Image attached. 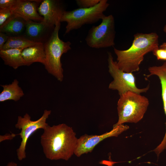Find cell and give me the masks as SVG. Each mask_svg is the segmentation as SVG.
<instances>
[{
	"mask_svg": "<svg viewBox=\"0 0 166 166\" xmlns=\"http://www.w3.org/2000/svg\"><path fill=\"white\" fill-rule=\"evenodd\" d=\"M101 0H76V2L81 8H90L93 7L98 4Z\"/></svg>",
	"mask_w": 166,
	"mask_h": 166,
	"instance_id": "d6986e66",
	"label": "cell"
},
{
	"mask_svg": "<svg viewBox=\"0 0 166 166\" xmlns=\"http://www.w3.org/2000/svg\"><path fill=\"white\" fill-rule=\"evenodd\" d=\"M23 49H10L0 50V57L4 64L16 69L22 66H27L22 53Z\"/></svg>",
	"mask_w": 166,
	"mask_h": 166,
	"instance_id": "2e32d148",
	"label": "cell"
},
{
	"mask_svg": "<svg viewBox=\"0 0 166 166\" xmlns=\"http://www.w3.org/2000/svg\"><path fill=\"white\" fill-rule=\"evenodd\" d=\"M60 27L59 22L56 25L51 36L43 44L46 56L45 68L48 73L61 82L64 75L61 57L71 49V44L69 41L65 42L60 38L58 33Z\"/></svg>",
	"mask_w": 166,
	"mask_h": 166,
	"instance_id": "3957f363",
	"label": "cell"
},
{
	"mask_svg": "<svg viewBox=\"0 0 166 166\" xmlns=\"http://www.w3.org/2000/svg\"><path fill=\"white\" fill-rule=\"evenodd\" d=\"M65 11L62 2L57 0H42L38 8V13L43 18L42 22L53 26L60 22Z\"/></svg>",
	"mask_w": 166,
	"mask_h": 166,
	"instance_id": "30bf717a",
	"label": "cell"
},
{
	"mask_svg": "<svg viewBox=\"0 0 166 166\" xmlns=\"http://www.w3.org/2000/svg\"><path fill=\"white\" fill-rule=\"evenodd\" d=\"M129 128L127 125L122 124L113 128L110 131L101 135H83L78 138L74 154L79 157L83 154L91 152L101 141L109 137H117Z\"/></svg>",
	"mask_w": 166,
	"mask_h": 166,
	"instance_id": "9c48e42d",
	"label": "cell"
},
{
	"mask_svg": "<svg viewBox=\"0 0 166 166\" xmlns=\"http://www.w3.org/2000/svg\"><path fill=\"white\" fill-rule=\"evenodd\" d=\"M51 112V110H45L42 116L35 121L31 120L30 116L27 113H26L23 117H18L17 123L15 126L16 128L21 130L20 132L18 134L22 139L20 145L16 150L18 160H22L26 157V145L31 135L38 129H45L49 125L46 123V120Z\"/></svg>",
	"mask_w": 166,
	"mask_h": 166,
	"instance_id": "ba28073f",
	"label": "cell"
},
{
	"mask_svg": "<svg viewBox=\"0 0 166 166\" xmlns=\"http://www.w3.org/2000/svg\"><path fill=\"white\" fill-rule=\"evenodd\" d=\"M150 73L145 75L147 78L152 75L157 76L160 79L161 88V96L163 108L166 116V61L160 66H153L148 69ZM165 132L164 136L159 145L163 150L166 149V122Z\"/></svg>",
	"mask_w": 166,
	"mask_h": 166,
	"instance_id": "4fadbf2b",
	"label": "cell"
},
{
	"mask_svg": "<svg viewBox=\"0 0 166 166\" xmlns=\"http://www.w3.org/2000/svg\"><path fill=\"white\" fill-rule=\"evenodd\" d=\"M158 60L166 61V51L164 49L159 47L154 49L152 51Z\"/></svg>",
	"mask_w": 166,
	"mask_h": 166,
	"instance_id": "7402d4cb",
	"label": "cell"
},
{
	"mask_svg": "<svg viewBox=\"0 0 166 166\" xmlns=\"http://www.w3.org/2000/svg\"><path fill=\"white\" fill-rule=\"evenodd\" d=\"M9 36L6 34L0 32V50H1Z\"/></svg>",
	"mask_w": 166,
	"mask_h": 166,
	"instance_id": "603a6c76",
	"label": "cell"
},
{
	"mask_svg": "<svg viewBox=\"0 0 166 166\" xmlns=\"http://www.w3.org/2000/svg\"><path fill=\"white\" fill-rule=\"evenodd\" d=\"M108 61L109 72L113 79L109 84V88L117 91L120 96L128 91L141 94L147 92L149 89V85L143 88H138L132 73L125 72L120 69L110 52H108Z\"/></svg>",
	"mask_w": 166,
	"mask_h": 166,
	"instance_id": "52a82bcc",
	"label": "cell"
},
{
	"mask_svg": "<svg viewBox=\"0 0 166 166\" xmlns=\"http://www.w3.org/2000/svg\"><path fill=\"white\" fill-rule=\"evenodd\" d=\"M22 55L27 66L36 62L44 65L45 63L46 56L43 43L35 45L24 49Z\"/></svg>",
	"mask_w": 166,
	"mask_h": 166,
	"instance_id": "9a60e30c",
	"label": "cell"
},
{
	"mask_svg": "<svg viewBox=\"0 0 166 166\" xmlns=\"http://www.w3.org/2000/svg\"><path fill=\"white\" fill-rule=\"evenodd\" d=\"M14 13L12 9H0V26L11 18Z\"/></svg>",
	"mask_w": 166,
	"mask_h": 166,
	"instance_id": "ffe728a7",
	"label": "cell"
},
{
	"mask_svg": "<svg viewBox=\"0 0 166 166\" xmlns=\"http://www.w3.org/2000/svg\"><path fill=\"white\" fill-rule=\"evenodd\" d=\"M6 166H18V164L16 163L13 161L9 162Z\"/></svg>",
	"mask_w": 166,
	"mask_h": 166,
	"instance_id": "484cf974",
	"label": "cell"
},
{
	"mask_svg": "<svg viewBox=\"0 0 166 166\" xmlns=\"http://www.w3.org/2000/svg\"><path fill=\"white\" fill-rule=\"evenodd\" d=\"M42 0H18L12 9L14 12L26 20L41 22L43 18L38 13V8Z\"/></svg>",
	"mask_w": 166,
	"mask_h": 166,
	"instance_id": "7c38bea8",
	"label": "cell"
},
{
	"mask_svg": "<svg viewBox=\"0 0 166 166\" xmlns=\"http://www.w3.org/2000/svg\"><path fill=\"white\" fill-rule=\"evenodd\" d=\"M109 160H102L100 162V163L107 166H113V165L116 162L112 161L111 160L110 157H109Z\"/></svg>",
	"mask_w": 166,
	"mask_h": 166,
	"instance_id": "d4e9b609",
	"label": "cell"
},
{
	"mask_svg": "<svg viewBox=\"0 0 166 166\" xmlns=\"http://www.w3.org/2000/svg\"><path fill=\"white\" fill-rule=\"evenodd\" d=\"M43 130L40 143L46 157L68 160L74 154L78 139L72 128L62 123L48 125Z\"/></svg>",
	"mask_w": 166,
	"mask_h": 166,
	"instance_id": "6da1fadb",
	"label": "cell"
},
{
	"mask_svg": "<svg viewBox=\"0 0 166 166\" xmlns=\"http://www.w3.org/2000/svg\"><path fill=\"white\" fill-rule=\"evenodd\" d=\"M18 134L12 133L10 134H6L0 136V142L7 140H12Z\"/></svg>",
	"mask_w": 166,
	"mask_h": 166,
	"instance_id": "cb8c5ba5",
	"label": "cell"
},
{
	"mask_svg": "<svg viewBox=\"0 0 166 166\" xmlns=\"http://www.w3.org/2000/svg\"><path fill=\"white\" fill-rule=\"evenodd\" d=\"M17 1L18 0H0V9H12Z\"/></svg>",
	"mask_w": 166,
	"mask_h": 166,
	"instance_id": "44dd1931",
	"label": "cell"
},
{
	"mask_svg": "<svg viewBox=\"0 0 166 166\" xmlns=\"http://www.w3.org/2000/svg\"><path fill=\"white\" fill-rule=\"evenodd\" d=\"M115 35L114 17L112 14L105 15L99 25L90 29L85 41L90 47L106 48L114 45Z\"/></svg>",
	"mask_w": 166,
	"mask_h": 166,
	"instance_id": "8992f818",
	"label": "cell"
},
{
	"mask_svg": "<svg viewBox=\"0 0 166 166\" xmlns=\"http://www.w3.org/2000/svg\"><path fill=\"white\" fill-rule=\"evenodd\" d=\"M163 31L166 34V24L164 26L163 28Z\"/></svg>",
	"mask_w": 166,
	"mask_h": 166,
	"instance_id": "83f0119b",
	"label": "cell"
},
{
	"mask_svg": "<svg viewBox=\"0 0 166 166\" xmlns=\"http://www.w3.org/2000/svg\"><path fill=\"white\" fill-rule=\"evenodd\" d=\"M109 5L108 0H101L98 4L92 7L78 8L72 10H65L60 20L61 22L67 23L65 35L83 25L93 24L101 20L105 16L104 12Z\"/></svg>",
	"mask_w": 166,
	"mask_h": 166,
	"instance_id": "5b68a950",
	"label": "cell"
},
{
	"mask_svg": "<svg viewBox=\"0 0 166 166\" xmlns=\"http://www.w3.org/2000/svg\"><path fill=\"white\" fill-rule=\"evenodd\" d=\"M40 43H41L30 41L23 36H9L1 50L10 49H24L29 47Z\"/></svg>",
	"mask_w": 166,
	"mask_h": 166,
	"instance_id": "ac0fdd59",
	"label": "cell"
},
{
	"mask_svg": "<svg viewBox=\"0 0 166 166\" xmlns=\"http://www.w3.org/2000/svg\"><path fill=\"white\" fill-rule=\"evenodd\" d=\"M3 90L0 94V102H3L7 100L19 101L24 95L22 88L19 85V82L17 79L14 80L9 84L1 85Z\"/></svg>",
	"mask_w": 166,
	"mask_h": 166,
	"instance_id": "e0dca14e",
	"label": "cell"
},
{
	"mask_svg": "<svg viewBox=\"0 0 166 166\" xmlns=\"http://www.w3.org/2000/svg\"><path fill=\"white\" fill-rule=\"evenodd\" d=\"M134 37L132 45L128 49L120 50L114 49L117 56L118 67L127 73L138 71L144 56L159 46V36L156 33H137Z\"/></svg>",
	"mask_w": 166,
	"mask_h": 166,
	"instance_id": "7a4b0ae2",
	"label": "cell"
},
{
	"mask_svg": "<svg viewBox=\"0 0 166 166\" xmlns=\"http://www.w3.org/2000/svg\"><path fill=\"white\" fill-rule=\"evenodd\" d=\"M159 47L164 49L166 51V42L163 43L161 45L159 46Z\"/></svg>",
	"mask_w": 166,
	"mask_h": 166,
	"instance_id": "4316f807",
	"label": "cell"
},
{
	"mask_svg": "<svg viewBox=\"0 0 166 166\" xmlns=\"http://www.w3.org/2000/svg\"><path fill=\"white\" fill-rule=\"evenodd\" d=\"M149 105L146 97L128 91L120 96L117 103L118 120L113 128L125 123H136L143 118Z\"/></svg>",
	"mask_w": 166,
	"mask_h": 166,
	"instance_id": "277c9868",
	"label": "cell"
},
{
	"mask_svg": "<svg viewBox=\"0 0 166 166\" xmlns=\"http://www.w3.org/2000/svg\"><path fill=\"white\" fill-rule=\"evenodd\" d=\"M55 26H50L43 22H37L27 20L23 36L32 41L43 44L51 36Z\"/></svg>",
	"mask_w": 166,
	"mask_h": 166,
	"instance_id": "8fae6325",
	"label": "cell"
},
{
	"mask_svg": "<svg viewBox=\"0 0 166 166\" xmlns=\"http://www.w3.org/2000/svg\"><path fill=\"white\" fill-rule=\"evenodd\" d=\"M26 20L14 13L0 26V32L5 33L9 36H23L26 29Z\"/></svg>",
	"mask_w": 166,
	"mask_h": 166,
	"instance_id": "5bb4252c",
	"label": "cell"
}]
</instances>
